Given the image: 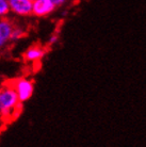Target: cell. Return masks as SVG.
<instances>
[{"label": "cell", "mask_w": 146, "mask_h": 147, "mask_svg": "<svg viewBox=\"0 0 146 147\" xmlns=\"http://www.w3.org/2000/svg\"><path fill=\"white\" fill-rule=\"evenodd\" d=\"M22 103L11 83L1 86L0 90V117L1 121H10L20 114Z\"/></svg>", "instance_id": "obj_1"}, {"label": "cell", "mask_w": 146, "mask_h": 147, "mask_svg": "<svg viewBox=\"0 0 146 147\" xmlns=\"http://www.w3.org/2000/svg\"><path fill=\"white\" fill-rule=\"evenodd\" d=\"M10 83L14 88L20 102H25L32 97L34 92V84L32 80L28 78H18L14 81H11Z\"/></svg>", "instance_id": "obj_2"}, {"label": "cell", "mask_w": 146, "mask_h": 147, "mask_svg": "<svg viewBox=\"0 0 146 147\" xmlns=\"http://www.w3.org/2000/svg\"><path fill=\"white\" fill-rule=\"evenodd\" d=\"M55 7L53 0H33L32 14L36 17H45L55 11Z\"/></svg>", "instance_id": "obj_3"}, {"label": "cell", "mask_w": 146, "mask_h": 147, "mask_svg": "<svg viewBox=\"0 0 146 147\" xmlns=\"http://www.w3.org/2000/svg\"><path fill=\"white\" fill-rule=\"evenodd\" d=\"M10 9L13 14L17 16H29L32 14L31 0H9Z\"/></svg>", "instance_id": "obj_4"}, {"label": "cell", "mask_w": 146, "mask_h": 147, "mask_svg": "<svg viewBox=\"0 0 146 147\" xmlns=\"http://www.w3.org/2000/svg\"><path fill=\"white\" fill-rule=\"evenodd\" d=\"M13 22L7 18H0V50L11 42L12 32L14 30Z\"/></svg>", "instance_id": "obj_5"}, {"label": "cell", "mask_w": 146, "mask_h": 147, "mask_svg": "<svg viewBox=\"0 0 146 147\" xmlns=\"http://www.w3.org/2000/svg\"><path fill=\"white\" fill-rule=\"evenodd\" d=\"M46 55V49L40 45H33L26 49L24 52V58L29 63H37L43 59Z\"/></svg>", "instance_id": "obj_6"}, {"label": "cell", "mask_w": 146, "mask_h": 147, "mask_svg": "<svg viewBox=\"0 0 146 147\" xmlns=\"http://www.w3.org/2000/svg\"><path fill=\"white\" fill-rule=\"evenodd\" d=\"M10 12H11L10 1L9 0H0V18H5Z\"/></svg>", "instance_id": "obj_7"}, {"label": "cell", "mask_w": 146, "mask_h": 147, "mask_svg": "<svg viewBox=\"0 0 146 147\" xmlns=\"http://www.w3.org/2000/svg\"><path fill=\"white\" fill-rule=\"evenodd\" d=\"M25 35V31L22 29V28H18V27H15L13 32H12V37L11 40L12 42H16V40H19L20 38H22Z\"/></svg>", "instance_id": "obj_8"}, {"label": "cell", "mask_w": 146, "mask_h": 147, "mask_svg": "<svg viewBox=\"0 0 146 147\" xmlns=\"http://www.w3.org/2000/svg\"><path fill=\"white\" fill-rule=\"evenodd\" d=\"M58 40H59V36L57 35V34H52L51 36H49V38H48V45H55L58 43Z\"/></svg>", "instance_id": "obj_9"}, {"label": "cell", "mask_w": 146, "mask_h": 147, "mask_svg": "<svg viewBox=\"0 0 146 147\" xmlns=\"http://www.w3.org/2000/svg\"><path fill=\"white\" fill-rule=\"evenodd\" d=\"M53 2H55V4L57 7H61V5H63V4L65 3L66 0H53Z\"/></svg>", "instance_id": "obj_10"}, {"label": "cell", "mask_w": 146, "mask_h": 147, "mask_svg": "<svg viewBox=\"0 0 146 147\" xmlns=\"http://www.w3.org/2000/svg\"><path fill=\"white\" fill-rule=\"evenodd\" d=\"M0 130H1V126H0Z\"/></svg>", "instance_id": "obj_11"}, {"label": "cell", "mask_w": 146, "mask_h": 147, "mask_svg": "<svg viewBox=\"0 0 146 147\" xmlns=\"http://www.w3.org/2000/svg\"><path fill=\"white\" fill-rule=\"evenodd\" d=\"M0 121H1V117H0Z\"/></svg>", "instance_id": "obj_12"}, {"label": "cell", "mask_w": 146, "mask_h": 147, "mask_svg": "<svg viewBox=\"0 0 146 147\" xmlns=\"http://www.w3.org/2000/svg\"><path fill=\"white\" fill-rule=\"evenodd\" d=\"M0 90H1V88H0Z\"/></svg>", "instance_id": "obj_13"}, {"label": "cell", "mask_w": 146, "mask_h": 147, "mask_svg": "<svg viewBox=\"0 0 146 147\" xmlns=\"http://www.w3.org/2000/svg\"><path fill=\"white\" fill-rule=\"evenodd\" d=\"M31 1H33V0H31Z\"/></svg>", "instance_id": "obj_14"}]
</instances>
